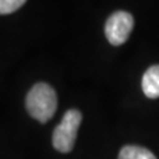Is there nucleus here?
Wrapping results in <instances>:
<instances>
[{
    "label": "nucleus",
    "instance_id": "f257e3e1",
    "mask_svg": "<svg viewBox=\"0 0 159 159\" xmlns=\"http://www.w3.org/2000/svg\"><path fill=\"white\" fill-rule=\"evenodd\" d=\"M25 104L30 116L41 124H45L57 111V93L47 83H37L27 93Z\"/></svg>",
    "mask_w": 159,
    "mask_h": 159
},
{
    "label": "nucleus",
    "instance_id": "f03ea898",
    "mask_svg": "<svg viewBox=\"0 0 159 159\" xmlns=\"http://www.w3.org/2000/svg\"><path fill=\"white\" fill-rule=\"evenodd\" d=\"M81 120V112L75 108L68 110L64 114L61 121L54 129L52 134V145L57 151L68 153L73 150Z\"/></svg>",
    "mask_w": 159,
    "mask_h": 159
},
{
    "label": "nucleus",
    "instance_id": "7ed1b4c3",
    "mask_svg": "<svg viewBox=\"0 0 159 159\" xmlns=\"http://www.w3.org/2000/svg\"><path fill=\"white\" fill-rule=\"evenodd\" d=\"M133 25L134 19L129 12L117 11L112 13L105 24V35L108 43L113 46L123 45L129 39Z\"/></svg>",
    "mask_w": 159,
    "mask_h": 159
},
{
    "label": "nucleus",
    "instance_id": "20e7f679",
    "mask_svg": "<svg viewBox=\"0 0 159 159\" xmlns=\"http://www.w3.org/2000/svg\"><path fill=\"white\" fill-rule=\"evenodd\" d=\"M142 87L148 98H159V65H153L145 71L142 79Z\"/></svg>",
    "mask_w": 159,
    "mask_h": 159
},
{
    "label": "nucleus",
    "instance_id": "39448f33",
    "mask_svg": "<svg viewBox=\"0 0 159 159\" xmlns=\"http://www.w3.org/2000/svg\"><path fill=\"white\" fill-rule=\"evenodd\" d=\"M118 159H157L148 148L138 145H126L119 151Z\"/></svg>",
    "mask_w": 159,
    "mask_h": 159
},
{
    "label": "nucleus",
    "instance_id": "423d86ee",
    "mask_svg": "<svg viewBox=\"0 0 159 159\" xmlns=\"http://www.w3.org/2000/svg\"><path fill=\"white\" fill-rule=\"evenodd\" d=\"M26 2V0H0V14H10Z\"/></svg>",
    "mask_w": 159,
    "mask_h": 159
}]
</instances>
